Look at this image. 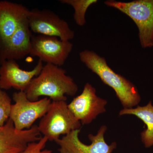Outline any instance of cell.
<instances>
[{
  "instance_id": "obj_1",
  "label": "cell",
  "mask_w": 153,
  "mask_h": 153,
  "mask_svg": "<svg viewBox=\"0 0 153 153\" xmlns=\"http://www.w3.org/2000/svg\"><path fill=\"white\" fill-rule=\"evenodd\" d=\"M78 87L74 79L60 66L46 63L38 76L33 78L25 91L30 101H37L44 96L52 101H66L67 97L74 96Z\"/></svg>"
},
{
  "instance_id": "obj_2",
  "label": "cell",
  "mask_w": 153,
  "mask_h": 153,
  "mask_svg": "<svg viewBox=\"0 0 153 153\" xmlns=\"http://www.w3.org/2000/svg\"><path fill=\"white\" fill-rule=\"evenodd\" d=\"M80 61L97 74L105 85L111 88L123 108H131L138 105L141 96L136 86L124 76L111 68L104 57L91 50L79 53Z\"/></svg>"
},
{
  "instance_id": "obj_3",
  "label": "cell",
  "mask_w": 153,
  "mask_h": 153,
  "mask_svg": "<svg viewBox=\"0 0 153 153\" xmlns=\"http://www.w3.org/2000/svg\"><path fill=\"white\" fill-rule=\"evenodd\" d=\"M104 4L126 14L134 22L138 30L139 39L142 48L153 47V0L129 2L108 0Z\"/></svg>"
},
{
  "instance_id": "obj_4",
  "label": "cell",
  "mask_w": 153,
  "mask_h": 153,
  "mask_svg": "<svg viewBox=\"0 0 153 153\" xmlns=\"http://www.w3.org/2000/svg\"><path fill=\"white\" fill-rule=\"evenodd\" d=\"M81 124L74 116L66 101H52L49 110L41 118L38 127L48 141L56 142L60 136L80 129Z\"/></svg>"
},
{
  "instance_id": "obj_5",
  "label": "cell",
  "mask_w": 153,
  "mask_h": 153,
  "mask_svg": "<svg viewBox=\"0 0 153 153\" xmlns=\"http://www.w3.org/2000/svg\"><path fill=\"white\" fill-rule=\"evenodd\" d=\"M13 100L15 103L11 106L9 118L19 131L31 128L36 120L46 114L52 101L45 97L37 101H30L25 92L19 91L13 94Z\"/></svg>"
},
{
  "instance_id": "obj_6",
  "label": "cell",
  "mask_w": 153,
  "mask_h": 153,
  "mask_svg": "<svg viewBox=\"0 0 153 153\" xmlns=\"http://www.w3.org/2000/svg\"><path fill=\"white\" fill-rule=\"evenodd\" d=\"M28 21L31 31L38 35L57 37L65 41H69L75 36L68 23L48 9L30 10Z\"/></svg>"
},
{
  "instance_id": "obj_7",
  "label": "cell",
  "mask_w": 153,
  "mask_h": 153,
  "mask_svg": "<svg viewBox=\"0 0 153 153\" xmlns=\"http://www.w3.org/2000/svg\"><path fill=\"white\" fill-rule=\"evenodd\" d=\"M73 47L70 41L52 36L33 35L30 55L38 57L43 62L60 67L65 63Z\"/></svg>"
},
{
  "instance_id": "obj_8",
  "label": "cell",
  "mask_w": 153,
  "mask_h": 153,
  "mask_svg": "<svg viewBox=\"0 0 153 153\" xmlns=\"http://www.w3.org/2000/svg\"><path fill=\"white\" fill-rule=\"evenodd\" d=\"M107 127L102 126L96 135L89 134L90 145L83 143L79 140L80 129L75 130L57 140L56 143L59 146V153H112L117 147L116 143H107L104 135Z\"/></svg>"
},
{
  "instance_id": "obj_9",
  "label": "cell",
  "mask_w": 153,
  "mask_h": 153,
  "mask_svg": "<svg viewBox=\"0 0 153 153\" xmlns=\"http://www.w3.org/2000/svg\"><path fill=\"white\" fill-rule=\"evenodd\" d=\"M107 101L97 95L96 89L89 82L82 92L68 104V108L81 124L88 125L106 111Z\"/></svg>"
},
{
  "instance_id": "obj_10",
  "label": "cell",
  "mask_w": 153,
  "mask_h": 153,
  "mask_svg": "<svg viewBox=\"0 0 153 153\" xmlns=\"http://www.w3.org/2000/svg\"><path fill=\"white\" fill-rule=\"evenodd\" d=\"M38 126L29 129L17 130L9 118L4 126H0V153H19L24 151L30 143L41 138Z\"/></svg>"
},
{
  "instance_id": "obj_11",
  "label": "cell",
  "mask_w": 153,
  "mask_h": 153,
  "mask_svg": "<svg viewBox=\"0 0 153 153\" xmlns=\"http://www.w3.org/2000/svg\"><path fill=\"white\" fill-rule=\"evenodd\" d=\"M43 66V62L39 60L35 68L27 71L20 68L16 60L4 61L0 67V88L7 90L13 88L25 92L33 78L40 74Z\"/></svg>"
},
{
  "instance_id": "obj_12",
  "label": "cell",
  "mask_w": 153,
  "mask_h": 153,
  "mask_svg": "<svg viewBox=\"0 0 153 153\" xmlns=\"http://www.w3.org/2000/svg\"><path fill=\"white\" fill-rule=\"evenodd\" d=\"M28 18L8 39L0 42V64L7 60H18L30 55L31 39Z\"/></svg>"
},
{
  "instance_id": "obj_13",
  "label": "cell",
  "mask_w": 153,
  "mask_h": 153,
  "mask_svg": "<svg viewBox=\"0 0 153 153\" xmlns=\"http://www.w3.org/2000/svg\"><path fill=\"white\" fill-rule=\"evenodd\" d=\"M30 10L21 4L0 1V42L11 37L27 19Z\"/></svg>"
},
{
  "instance_id": "obj_14",
  "label": "cell",
  "mask_w": 153,
  "mask_h": 153,
  "mask_svg": "<svg viewBox=\"0 0 153 153\" xmlns=\"http://www.w3.org/2000/svg\"><path fill=\"white\" fill-rule=\"evenodd\" d=\"M120 116L132 115L141 120L146 126V128L141 133V139L146 148L153 146V105L152 101L146 105H137L131 108H123L119 113Z\"/></svg>"
},
{
  "instance_id": "obj_15",
  "label": "cell",
  "mask_w": 153,
  "mask_h": 153,
  "mask_svg": "<svg viewBox=\"0 0 153 153\" xmlns=\"http://www.w3.org/2000/svg\"><path fill=\"white\" fill-rule=\"evenodd\" d=\"M60 2L69 5L74 10V19L76 25L82 27L86 23L85 14L88 9L94 4L97 3V0H61Z\"/></svg>"
},
{
  "instance_id": "obj_16",
  "label": "cell",
  "mask_w": 153,
  "mask_h": 153,
  "mask_svg": "<svg viewBox=\"0 0 153 153\" xmlns=\"http://www.w3.org/2000/svg\"><path fill=\"white\" fill-rule=\"evenodd\" d=\"M11 99L5 91L0 88V126H3L10 118Z\"/></svg>"
},
{
  "instance_id": "obj_17",
  "label": "cell",
  "mask_w": 153,
  "mask_h": 153,
  "mask_svg": "<svg viewBox=\"0 0 153 153\" xmlns=\"http://www.w3.org/2000/svg\"><path fill=\"white\" fill-rule=\"evenodd\" d=\"M48 140L43 137L36 142L30 143L25 150L19 153H52L51 150L44 149Z\"/></svg>"
}]
</instances>
